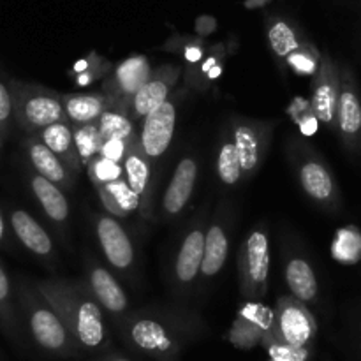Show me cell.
Returning <instances> with one entry per match:
<instances>
[{
  "instance_id": "5bb4252c",
  "label": "cell",
  "mask_w": 361,
  "mask_h": 361,
  "mask_svg": "<svg viewBox=\"0 0 361 361\" xmlns=\"http://www.w3.org/2000/svg\"><path fill=\"white\" fill-rule=\"evenodd\" d=\"M94 231L106 261L115 270L127 274L134 268L136 250L129 233L111 215H94Z\"/></svg>"
},
{
  "instance_id": "4dcf8cb0",
  "label": "cell",
  "mask_w": 361,
  "mask_h": 361,
  "mask_svg": "<svg viewBox=\"0 0 361 361\" xmlns=\"http://www.w3.org/2000/svg\"><path fill=\"white\" fill-rule=\"evenodd\" d=\"M0 328L11 338L20 337V312H18L16 291L9 274L0 263Z\"/></svg>"
},
{
  "instance_id": "d4e9b609",
  "label": "cell",
  "mask_w": 361,
  "mask_h": 361,
  "mask_svg": "<svg viewBox=\"0 0 361 361\" xmlns=\"http://www.w3.org/2000/svg\"><path fill=\"white\" fill-rule=\"evenodd\" d=\"M27 180L32 194L37 200V203L41 204L46 217L51 222H55V224L66 226L71 215V207L66 197V192L60 187H56L55 183L48 182V180L42 178V176H39L34 171L28 173Z\"/></svg>"
},
{
  "instance_id": "8d00e7d4",
  "label": "cell",
  "mask_w": 361,
  "mask_h": 361,
  "mask_svg": "<svg viewBox=\"0 0 361 361\" xmlns=\"http://www.w3.org/2000/svg\"><path fill=\"white\" fill-rule=\"evenodd\" d=\"M85 168H87V175L90 182L94 183V187H101L109 182L123 178L122 164L108 161V159L101 157V155H95Z\"/></svg>"
},
{
  "instance_id": "836d02e7",
  "label": "cell",
  "mask_w": 361,
  "mask_h": 361,
  "mask_svg": "<svg viewBox=\"0 0 361 361\" xmlns=\"http://www.w3.org/2000/svg\"><path fill=\"white\" fill-rule=\"evenodd\" d=\"M208 42L197 35H180L175 34L162 44V49L169 53L180 55L185 62V67L196 66L204 59L208 51Z\"/></svg>"
},
{
  "instance_id": "f6af8a7d",
  "label": "cell",
  "mask_w": 361,
  "mask_h": 361,
  "mask_svg": "<svg viewBox=\"0 0 361 361\" xmlns=\"http://www.w3.org/2000/svg\"><path fill=\"white\" fill-rule=\"evenodd\" d=\"M7 243V222L4 217L2 210H0V247H4Z\"/></svg>"
},
{
  "instance_id": "277c9868",
  "label": "cell",
  "mask_w": 361,
  "mask_h": 361,
  "mask_svg": "<svg viewBox=\"0 0 361 361\" xmlns=\"http://www.w3.org/2000/svg\"><path fill=\"white\" fill-rule=\"evenodd\" d=\"M7 88L13 101V120L27 136H35L51 123L67 122L60 92L20 80H11Z\"/></svg>"
},
{
  "instance_id": "ee69618b",
  "label": "cell",
  "mask_w": 361,
  "mask_h": 361,
  "mask_svg": "<svg viewBox=\"0 0 361 361\" xmlns=\"http://www.w3.org/2000/svg\"><path fill=\"white\" fill-rule=\"evenodd\" d=\"M87 361H133L130 358H127L123 353H118V351H113V349H108V351L101 353V355L97 356H92L90 360Z\"/></svg>"
},
{
  "instance_id": "44dd1931",
  "label": "cell",
  "mask_w": 361,
  "mask_h": 361,
  "mask_svg": "<svg viewBox=\"0 0 361 361\" xmlns=\"http://www.w3.org/2000/svg\"><path fill=\"white\" fill-rule=\"evenodd\" d=\"M25 154H27L28 162H30L34 173L46 178L48 182L55 183L56 187L66 192L71 190L76 183V176L62 164L59 157L51 150L44 147L35 136H27L23 141Z\"/></svg>"
},
{
  "instance_id": "f546056e",
  "label": "cell",
  "mask_w": 361,
  "mask_h": 361,
  "mask_svg": "<svg viewBox=\"0 0 361 361\" xmlns=\"http://www.w3.org/2000/svg\"><path fill=\"white\" fill-rule=\"evenodd\" d=\"M268 44H270L271 53L275 55V59L281 62V66H284L286 59L291 55L295 49L300 48L302 44V39H300L296 28L289 23L284 18H274V20L268 23Z\"/></svg>"
},
{
  "instance_id": "b9f144b4",
  "label": "cell",
  "mask_w": 361,
  "mask_h": 361,
  "mask_svg": "<svg viewBox=\"0 0 361 361\" xmlns=\"http://www.w3.org/2000/svg\"><path fill=\"white\" fill-rule=\"evenodd\" d=\"M356 245L361 247V238L358 235H353V236H348V231H342L341 235H338V240L337 243L334 245V250L335 254H337L338 257H344L345 250L349 249V254H353V261L358 259L360 254H361V249H356Z\"/></svg>"
},
{
  "instance_id": "e575fe53",
  "label": "cell",
  "mask_w": 361,
  "mask_h": 361,
  "mask_svg": "<svg viewBox=\"0 0 361 361\" xmlns=\"http://www.w3.org/2000/svg\"><path fill=\"white\" fill-rule=\"evenodd\" d=\"M73 129V137L74 145H76L78 155L81 159V164L85 166L99 155L101 150V134H99L97 123H88V126H71Z\"/></svg>"
},
{
  "instance_id": "f1b7e54d",
  "label": "cell",
  "mask_w": 361,
  "mask_h": 361,
  "mask_svg": "<svg viewBox=\"0 0 361 361\" xmlns=\"http://www.w3.org/2000/svg\"><path fill=\"white\" fill-rule=\"evenodd\" d=\"M215 171H217L219 182L226 187H235L242 182V169H240L238 154L233 143L229 127L222 129L217 145V155H215Z\"/></svg>"
},
{
  "instance_id": "484cf974",
  "label": "cell",
  "mask_w": 361,
  "mask_h": 361,
  "mask_svg": "<svg viewBox=\"0 0 361 361\" xmlns=\"http://www.w3.org/2000/svg\"><path fill=\"white\" fill-rule=\"evenodd\" d=\"M62 106L66 118L71 126H88L97 123L102 113L109 108L108 97L102 92H73L62 94Z\"/></svg>"
},
{
  "instance_id": "6da1fadb",
  "label": "cell",
  "mask_w": 361,
  "mask_h": 361,
  "mask_svg": "<svg viewBox=\"0 0 361 361\" xmlns=\"http://www.w3.org/2000/svg\"><path fill=\"white\" fill-rule=\"evenodd\" d=\"M115 328L133 355L152 361H180L185 349L208 331L200 314L178 305L130 309Z\"/></svg>"
},
{
  "instance_id": "30bf717a",
  "label": "cell",
  "mask_w": 361,
  "mask_h": 361,
  "mask_svg": "<svg viewBox=\"0 0 361 361\" xmlns=\"http://www.w3.org/2000/svg\"><path fill=\"white\" fill-rule=\"evenodd\" d=\"M207 226V210L201 208L190 221L173 261V288L176 293H187L200 279Z\"/></svg>"
},
{
  "instance_id": "ab89813d",
  "label": "cell",
  "mask_w": 361,
  "mask_h": 361,
  "mask_svg": "<svg viewBox=\"0 0 361 361\" xmlns=\"http://www.w3.org/2000/svg\"><path fill=\"white\" fill-rule=\"evenodd\" d=\"M270 361H310V351L312 349H296L288 345H270L267 348Z\"/></svg>"
},
{
  "instance_id": "74e56055",
  "label": "cell",
  "mask_w": 361,
  "mask_h": 361,
  "mask_svg": "<svg viewBox=\"0 0 361 361\" xmlns=\"http://www.w3.org/2000/svg\"><path fill=\"white\" fill-rule=\"evenodd\" d=\"M289 116L298 123L300 130H302L303 136H312L317 130V118L314 115L312 108H310V102L305 101L302 97H295L291 101L288 108Z\"/></svg>"
},
{
  "instance_id": "9c48e42d",
  "label": "cell",
  "mask_w": 361,
  "mask_h": 361,
  "mask_svg": "<svg viewBox=\"0 0 361 361\" xmlns=\"http://www.w3.org/2000/svg\"><path fill=\"white\" fill-rule=\"evenodd\" d=\"M152 74L150 60L145 55H130L113 67L111 73L102 80V94L108 97L111 109L129 115L130 101Z\"/></svg>"
},
{
  "instance_id": "7402d4cb",
  "label": "cell",
  "mask_w": 361,
  "mask_h": 361,
  "mask_svg": "<svg viewBox=\"0 0 361 361\" xmlns=\"http://www.w3.org/2000/svg\"><path fill=\"white\" fill-rule=\"evenodd\" d=\"M9 226L13 229L18 242L30 250L34 256L41 259H51L55 256V245H53L51 236L44 229V226L39 224L28 212L21 208H13L9 212Z\"/></svg>"
},
{
  "instance_id": "ba28073f",
  "label": "cell",
  "mask_w": 361,
  "mask_h": 361,
  "mask_svg": "<svg viewBox=\"0 0 361 361\" xmlns=\"http://www.w3.org/2000/svg\"><path fill=\"white\" fill-rule=\"evenodd\" d=\"M270 279V235L261 222L243 240L238 254V289L249 302L268 295Z\"/></svg>"
},
{
  "instance_id": "8fae6325",
  "label": "cell",
  "mask_w": 361,
  "mask_h": 361,
  "mask_svg": "<svg viewBox=\"0 0 361 361\" xmlns=\"http://www.w3.org/2000/svg\"><path fill=\"white\" fill-rule=\"evenodd\" d=\"M180 97H182L180 94L171 95L164 104H161L141 120L140 130H137V145L152 162L159 161L171 147Z\"/></svg>"
},
{
  "instance_id": "d590c367",
  "label": "cell",
  "mask_w": 361,
  "mask_h": 361,
  "mask_svg": "<svg viewBox=\"0 0 361 361\" xmlns=\"http://www.w3.org/2000/svg\"><path fill=\"white\" fill-rule=\"evenodd\" d=\"M321 53L317 51L316 46H312L310 42L303 41L300 44L298 49L291 53V55L286 59L284 66H288L298 76H314L319 66Z\"/></svg>"
},
{
  "instance_id": "2e32d148",
  "label": "cell",
  "mask_w": 361,
  "mask_h": 361,
  "mask_svg": "<svg viewBox=\"0 0 361 361\" xmlns=\"http://www.w3.org/2000/svg\"><path fill=\"white\" fill-rule=\"evenodd\" d=\"M85 284H87L88 291L95 298L102 310L113 317V321H118L126 316L130 310L129 298L120 282L116 281L115 275L102 267L99 261L87 257V268H85Z\"/></svg>"
},
{
  "instance_id": "8992f818",
  "label": "cell",
  "mask_w": 361,
  "mask_h": 361,
  "mask_svg": "<svg viewBox=\"0 0 361 361\" xmlns=\"http://www.w3.org/2000/svg\"><path fill=\"white\" fill-rule=\"evenodd\" d=\"M317 335V323L309 307L291 295H284L271 309V326L261 345H288L296 349H312Z\"/></svg>"
},
{
  "instance_id": "bcb514c9",
  "label": "cell",
  "mask_w": 361,
  "mask_h": 361,
  "mask_svg": "<svg viewBox=\"0 0 361 361\" xmlns=\"http://www.w3.org/2000/svg\"><path fill=\"white\" fill-rule=\"evenodd\" d=\"M268 2H270V0H245L243 6H245L247 9H259V7L267 6Z\"/></svg>"
},
{
  "instance_id": "7bdbcfd3",
  "label": "cell",
  "mask_w": 361,
  "mask_h": 361,
  "mask_svg": "<svg viewBox=\"0 0 361 361\" xmlns=\"http://www.w3.org/2000/svg\"><path fill=\"white\" fill-rule=\"evenodd\" d=\"M194 30H196L197 37L207 39L208 35H212L217 30V20L214 16H208V14H201V16L196 18Z\"/></svg>"
},
{
  "instance_id": "e0dca14e",
  "label": "cell",
  "mask_w": 361,
  "mask_h": 361,
  "mask_svg": "<svg viewBox=\"0 0 361 361\" xmlns=\"http://www.w3.org/2000/svg\"><path fill=\"white\" fill-rule=\"evenodd\" d=\"M335 129L348 150H358L361 147V99L356 80L351 71L341 73V90H338Z\"/></svg>"
},
{
  "instance_id": "9a60e30c",
  "label": "cell",
  "mask_w": 361,
  "mask_h": 361,
  "mask_svg": "<svg viewBox=\"0 0 361 361\" xmlns=\"http://www.w3.org/2000/svg\"><path fill=\"white\" fill-rule=\"evenodd\" d=\"M338 90H341V71L334 60L324 53L319 59L316 74L310 87V108L317 122L335 129V113H337Z\"/></svg>"
},
{
  "instance_id": "f35d334b",
  "label": "cell",
  "mask_w": 361,
  "mask_h": 361,
  "mask_svg": "<svg viewBox=\"0 0 361 361\" xmlns=\"http://www.w3.org/2000/svg\"><path fill=\"white\" fill-rule=\"evenodd\" d=\"M11 122H13V101L11 92L6 85L0 81V136L6 141L11 134Z\"/></svg>"
},
{
  "instance_id": "4fadbf2b",
  "label": "cell",
  "mask_w": 361,
  "mask_h": 361,
  "mask_svg": "<svg viewBox=\"0 0 361 361\" xmlns=\"http://www.w3.org/2000/svg\"><path fill=\"white\" fill-rule=\"evenodd\" d=\"M182 76L183 67L175 66V63H166V66H159L157 69H152L147 83L137 90V94L130 101V120L136 123L137 120H143L148 113L164 104L171 97L173 88L182 80Z\"/></svg>"
},
{
  "instance_id": "60d3db41",
  "label": "cell",
  "mask_w": 361,
  "mask_h": 361,
  "mask_svg": "<svg viewBox=\"0 0 361 361\" xmlns=\"http://www.w3.org/2000/svg\"><path fill=\"white\" fill-rule=\"evenodd\" d=\"M130 143H126L122 140H106L101 143V150H99V155L108 161L118 162L122 164L123 157L127 154V148H129Z\"/></svg>"
},
{
  "instance_id": "7dc6e473",
  "label": "cell",
  "mask_w": 361,
  "mask_h": 361,
  "mask_svg": "<svg viewBox=\"0 0 361 361\" xmlns=\"http://www.w3.org/2000/svg\"><path fill=\"white\" fill-rule=\"evenodd\" d=\"M4 148V140H2V136H0V150H2Z\"/></svg>"
},
{
  "instance_id": "4316f807",
  "label": "cell",
  "mask_w": 361,
  "mask_h": 361,
  "mask_svg": "<svg viewBox=\"0 0 361 361\" xmlns=\"http://www.w3.org/2000/svg\"><path fill=\"white\" fill-rule=\"evenodd\" d=\"M226 46L222 42L208 46V51L204 59L196 66L183 67V81L189 88L204 94L212 87L215 80L224 73V60H226Z\"/></svg>"
},
{
  "instance_id": "3957f363",
  "label": "cell",
  "mask_w": 361,
  "mask_h": 361,
  "mask_svg": "<svg viewBox=\"0 0 361 361\" xmlns=\"http://www.w3.org/2000/svg\"><path fill=\"white\" fill-rule=\"evenodd\" d=\"M18 312L28 337L44 355L60 360L80 358L81 351L56 310L37 291L34 282L21 279L16 288Z\"/></svg>"
},
{
  "instance_id": "5b68a950",
  "label": "cell",
  "mask_w": 361,
  "mask_h": 361,
  "mask_svg": "<svg viewBox=\"0 0 361 361\" xmlns=\"http://www.w3.org/2000/svg\"><path fill=\"white\" fill-rule=\"evenodd\" d=\"M286 154L303 194L319 207H337L341 200L337 182L321 155L309 143L296 137L286 143Z\"/></svg>"
},
{
  "instance_id": "cb8c5ba5",
  "label": "cell",
  "mask_w": 361,
  "mask_h": 361,
  "mask_svg": "<svg viewBox=\"0 0 361 361\" xmlns=\"http://www.w3.org/2000/svg\"><path fill=\"white\" fill-rule=\"evenodd\" d=\"M35 137H37L48 150H51L74 176L81 175L83 164H81V159L80 155H78L76 145H74L73 137V129H71L69 122L51 123V126L44 127L41 133L35 134Z\"/></svg>"
},
{
  "instance_id": "7c38bea8",
  "label": "cell",
  "mask_w": 361,
  "mask_h": 361,
  "mask_svg": "<svg viewBox=\"0 0 361 361\" xmlns=\"http://www.w3.org/2000/svg\"><path fill=\"white\" fill-rule=\"evenodd\" d=\"M231 222V204H229V201H222L215 210L210 226H207V233H204V252L200 271V279L203 282L212 281L224 270L229 254Z\"/></svg>"
},
{
  "instance_id": "d6a6232c",
  "label": "cell",
  "mask_w": 361,
  "mask_h": 361,
  "mask_svg": "<svg viewBox=\"0 0 361 361\" xmlns=\"http://www.w3.org/2000/svg\"><path fill=\"white\" fill-rule=\"evenodd\" d=\"M97 129L101 140H122L126 143H133L137 137V129L130 116L118 109L108 108L97 120Z\"/></svg>"
},
{
  "instance_id": "52a82bcc",
  "label": "cell",
  "mask_w": 361,
  "mask_h": 361,
  "mask_svg": "<svg viewBox=\"0 0 361 361\" xmlns=\"http://www.w3.org/2000/svg\"><path fill=\"white\" fill-rule=\"evenodd\" d=\"M277 122L275 120L249 118L233 115L229 118V133L238 154L242 182H250L263 168L270 152Z\"/></svg>"
},
{
  "instance_id": "7a4b0ae2",
  "label": "cell",
  "mask_w": 361,
  "mask_h": 361,
  "mask_svg": "<svg viewBox=\"0 0 361 361\" xmlns=\"http://www.w3.org/2000/svg\"><path fill=\"white\" fill-rule=\"evenodd\" d=\"M34 286L56 310L76 341L81 355L97 356L108 351L111 337L106 328L102 309L88 291L85 281L53 277L34 281Z\"/></svg>"
},
{
  "instance_id": "ffe728a7",
  "label": "cell",
  "mask_w": 361,
  "mask_h": 361,
  "mask_svg": "<svg viewBox=\"0 0 361 361\" xmlns=\"http://www.w3.org/2000/svg\"><path fill=\"white\" fill-rule=\"evenodd\" d=\"M197 171H200V162L196 155L189 154L182 157L173 171L169 185L162 196L161 214L164 219H175L176 215L185 210L187 203L190 201L194 192V187L197 182Z\"/></svg>"
},
{
  "instance_id": "d6986e66",
  "label": "cell",
  "mask_w": 361,
  "mask_h": 361,
  "mask_svg": "<svg viewBox=\"0 0 361 361\" xmlns=\"http://www.w3.org/2000/svg\"><path fill=\"white\" fill-rule=\"evenodd\" d=\"M123 178L130 189L140 196V214L145 219L152 217V203H154V162L143 154L137 145V137L129 145L127 154L122 161Z\"/></svg>"
},
{
  "instance_id": "ac0fdd59",
  "label": "cell",
  "mask_w": 361,
  "mask_h": 361,
  "mask_svg": "<svg viewBox=\"0 0 361 361\" xmlns=\"http://www.w3.org/2000/svg\"><path fill=\"white\" fill-rule=\"evenodd\" d=\"M271 326V309L259 302H249L238 310L231 328H229L228 341L242 351L261 345Z\"/></svg>"
},
{
  "instance_id": "1f68e13d",
  "label": "cell",
  "mask_w": 361,
  "mask_h": 361,
  "mask_svg": "<svg viewBox=\"0 0 361 361\" xmlns=\"http://www.w3.org/2000/svg\"><path fill=\"white\" fill-rule=\"evenodd\" d=\"M113 63L106 60L104 56L99 53L92 51L88 53L85 59H80L69 71L67 76L74 81L78 87H88V85L95 83V81H102L109 73L113 71Z\"/></svg>"
},
{
  "instance_id": "83f0119b",
  "label": "cell",
  "mask_w": 361,
  "mask_h": 361,
  "mask_svg": "<svg viewBox=\"0 0 361 361\" xmlns=\"http://www.w3.org/2000/svg\"><path fill=\"white\" fill-rule=\"evenodd\" d=\"M95 190H97L101 204L111 217H129L134 212H140V196L130 189L126 178L95 187Z\"/></svg>"
},
{
  "instance_id": "603a6c76",
  "label": "cell",
  "mask_w": 361,
  "mask_h": 361,
  "mask_svg": "<svg viewBox=\"0 0 361 361\" xmlns=\"http://www.w3.org/2000/svg\"><path fill=\"white\" fill-rule=\"evenodd\" d=\"M284 282L293 298L300 300L309 305L317 300L319 284H317L316 271L307 257L300 254H288L284 261Z\"/></svg>"
}]
</instances>
